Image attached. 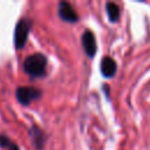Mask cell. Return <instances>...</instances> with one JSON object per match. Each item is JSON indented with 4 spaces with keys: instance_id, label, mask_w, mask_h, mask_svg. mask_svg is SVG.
<instances>
[{
    "instance_id": "6da1fadb",
    "label": "cell",
    "mask_w": 150,
    "mask_h": 150,
    "mask_svg": "<svg viewBox=\"0 0 150 150\" xmlns=\"http://www.w3.org/2000/svg\"><path fill=\"white\" fill-rule=\"evenodd\" d=\"M47 67V59L43 54L35 53L26 57L23 61V70L32 76H41L45 74Z\"/></svg>"
},
{
    "instance_id": "7a4b0ae2",
    "label": "cell",
    "mask_w": 150,
    "mask_h": 150,
    "mask_svg": "<svg viewBox=\"0 0 150 150\" xmlns=\"http://www.w3.org/2000/svg\"><path fill=\"white\" fill-rule=\"evenodd\" d=\"M30 26H32V22L27 19H21L18 22L15 27V33H14V43L18 49H21L26 45Z\"/></svg>"
},
{
    "instance_id": "3957f363",
    "label": "cell",
    "mask_w": 150,
    "mask_h": 150,
    "mask_svg": "<svg viewBox=\"0 0 150 150\" xmlns=\"http://www.w3.org/2000/svg\"><path fill=\"white\" fill-rule=\"evenodd\" d=\"M41 91L33 87H20L16 90V98L21 104H29L33 100L40 97Z\"/></svg>"
},
{
    "instance_id": "277c9868",
    "label": "cell",
    "mask_w": 150,
    "mask_h": 150,
    "mask_svg": "<svg viewBox=\"0 0 150 150\" xmlns=\"http://www.w3.org/2000/svg\"><path fill=\"white\" fill-rule=\"evenodd\" d=\"M59 16L67 22H76L79 20V15L76 11L68 2H61L59 5Z\"/></svg>"
},
{
    "instance_id": "5b68a950",
    "label": "cell",
    "mask_w": 150,
    "mask_h": 150,
    "mask_svg": "<svg viewBox=\"0 0 150 150\" xmlns=\"http://www.w3.org/2000/svg\"><path fill=\"white\" fill-rule=\"evenodd\" d=\"M82 46L84 48V52L88 56L93 57L96 53V41L93 32L86 30L82 35Z\"/></svg>"
},
{
    "instance_id": "8992f818",
    "label": "cell",
    "mask_w": 150,
    "mask_h": 150,
    "mask_svg": "<svg viewBox=\"0 0 150 150\" xmlns=\"http://www.w3.org/2000/svg\"><path fill=\"white\" fill-rule=\"evenodd\" d=\"M116 69H117V66H116V62L109 57V56H104L102 59V62H101V71L103 74V76L105 77H111L115 73H116Z\"/></svg>"
},
{
    "instance_id": "52a82bcc",
    "label": "cell",
    "mask_w": 150,
    "mask_h": 150,
    "mask_svg": "<svg viewBox=\"0 0 150 150\" xmlns=\"http://www.w3.org/2000/svg\"><path fill=\"white\" fill-rule=\"evenodd\" d=\"M105 9H107V14L109 16V20L111 22H116L120 19V8L114 2H108L105 5Z\"/></svg>"
},
{
    "instance_id": "ba28073f",
    "label": "cell",
    "mask_w": 150,
    "mask_h": 150,
    "mask_svg": "<svg viewBox=\"0 0 150 150\" xmlns=\"http://www.w3.org/2000/svg\"><path fill=\"white\" fill-rule=\"evenodd\" d=\"M0 145L6 148V149H8V150H19V148H18V145L15 143L11 142L8 138H6L4 136H0Z\"/></svg>"
}]
</instances>
